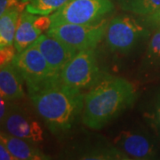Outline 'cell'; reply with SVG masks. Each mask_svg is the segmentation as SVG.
Instances as JSON below:
<instances>
[{
    "label": "cell",
    "instance_id": "obj_9",
    "mask_svg": "<svg viewBox=\"0 0 160 160\" xmlns=\"http://www.w3.org/2000/svg\"><path fill=\"white\" fill-rule=\"evenodd\" d=\"M114 145L131 159H154L158 152L154 138L139 129L119 132L114 139Z\"/></svg>",
    "mask_w": 160,
    "mask_h": 160
},
{
    "label": "cell",
    "instance_id": "obj_22",
    "mask_svg": "<svg viewBox=\"0 0 160 160\" xmlns=\"http://www.w3.org/2000/svg\"><path fill=\"white\" fill-rule=\"evenodd\" d=\"M9 104L10 102L3 98H0V122H2L6 117L9 109Z\"/></svg>",
    "mask_w": 160,
    "mask_h": 160
},
{
    "label": "cell",
    "instance_id": "obj_2",
    "mask_svg": "<svg viewBox=\"0 0 160 160\" xmlns=\"http://www.w3.org/2000/svg\"><path fill=\"white\" fill-rule=\"evenodd\" d=\"M85 95L62 80L29 94L38 117L58 137L68 133L82 118Z\"/></svg>",
    "mask_w": 160,
    "mask_h": 160
},
{
    "label": "cell",
    "instance_id": "obj_14",
    "mask_svg": "<svg viewBox=\"0 0 160 160\" xmlns=\"http://www.w3.org/2000/svg\"><path fill=\"white\" fill-rule=\"evenodd\" d=\"M37 17V14H33L27 10L22 12L18 21L13 43L17 52L25 50L34 44L42 35L43 30H41L36 23Z\"/></svg>",
    "mask_w": 160,
    "mask_h": 160
},
{
    "label": "cell",
    "instance_id": "obj_18",
    "mask_svg": "<svg viewBox=\"0 0 160 160\" xmlns=\"http://www.w3.org/2000/svg\"><path fill=\"white\" fill-rule=\"evenodd\" d=\"M142 117L160 142V89L142 111Z\"/></svg>",
    "mask_w": 160,
    "mask_h": 160
},
{
    "label": "cell",
    "instance_id": "obj_4",
    "mask_svg": "<svg viewBox=\"0 0 160 160\" xmlns=\"http://www.w3.org/2000/svg\"><path fill=\"white\" fill-rule=\"evenodd\" d=\"M12 62L22 76L28 94L61 80V74L55 72L49 66L34 44L17 52Z\"/></svg>",
    "mask_w": 160,
    "mask_h": 160
},
{
    "label": "cell",
    "instance_id": "obj_17",
    "mask_svg": "<svg viewBox=\"0 0 160 160\" xmlns=\"http://www.w3.org/2000/svg\"><path fill=\"white\" fill-rule=\"evenodd\" d=\"M123 11L140 16H149L160 9V0H118Z\"/></svg>",
    "mask_w": 160,
    "mask_h": 160
},
{
    "label": "cell",
    "instance_id": "obj_7",
    "mask_svg": "<svg viewBox=\"0 0 160 160\" xmlns=\"http://www.w3.org/2000/svg\"><path fill=\"white\" fill-rule=\"evenodd\" d=\"M112 0H69L50 15L51 26L99 22L114 11Z\"/></svg>",
    "mask_w": 160,
    "mask_h": 160
},
{
    "label": "cell",
    "instance_id": "obj_1",
    "mask_svg": "<svg viewBox=\"0 0 160 160\" xmlns=\"http://www.w3.org/2000/svg\"><path fill=\"white\" fill-rule=\"evenodd\" d=\"M137 97V89L129 80L107 76L86 93L81 121L89 129L102 130L131 108Z\"/></svg>",
    "mask_w": 160,
    "mask_h": 160
},
{
    "label": "cell",
    "instance_id": "obj_13",
    "mask_svg": "<svg viewBox=\"0 0 160 160\" xmlns=\"http://www.w3.org/2000/svg\"><path fill=\"white\" fill-rule=\"evenodd\" d=\"M0 142L6 146L15 160H48L50 156L44 153L37 144L15 137L6 132H0Z\"/></svg>",
    "mask_w": 160,
    "mask_h": 160
},
{
    "label": "cell",
    "instance_id": "obj_24",
    "mask_svg": "<svg viewBox=\"0 0 160 160\" xmlns=\"http://www.w3.org/2000/svg\"><path fill=\"white\" fill-rule=\"evenodd\" d=\"M145 21L148 23L156 25L158 27H160V9L158 11L155 12L154 13L150 14L149 16L145 17Z\"/></svg>",
    "mask_w": 160,
    "mask_h": 160
},
{
    "label": "cell",
    "instance_id": "obj_16",
    "mask_svg": "<svg viewBox=\"0 0 160 160\" xmlns=\"http://www.w3.org/2000/svg\"><path fill=\"white\" fill-rule=\"evenodd\" d=\"M79 159L87 160H129L131 159L115 145L113 146H98L86 149L78 156Z\"/></svg>",
    "mask_w": 160,
    "mask_h": 160
},
{
    "label": "cell",
    "instance_id": "obj_21",
    "mask_svg": "<svg viewBox=\"0 0 160 160\" xmlns=\"http://www.w3.org/2000/svg\"><path fill=\"white\" fill-rule=\"evenodd\" d=\"M0 50H1L0 51V52H1V66L11 63L14 56L17 53V51H16L14 46L5 47V48H2Z\"/></svg>",
    "mask_w": 160,
    "mask_h": 160
},
{
    "label": "cell",
    "instance_id": "obj_12",
    "mask_svg": "<svg viewBox=\"0 0 160 160\" xmlns=\"http://www.w3.org/2000/svg\"><path fill=\"white\" fill-rule=\"evenodd\" d=\"M138 72L145 80L160 77V27L149 37Z\"/></svg>",
    "mask_w": 160,
    "mask_h": 160
},
{
    "label": "cell",
    "instance_id": "obj_8",
    "mask_svg": "<svg viewBox=\"0 0 160 160\" xmlns=\"http://www.w3.org/2000/svg\"><path fill=\"white\" fill-rule=\"evenodd\" d=\"M1 123V130L15 137L38 144L44 141V130L40 123L16 102H10L7 115Z\"/></svg>",
    "mask_w": 160,
    "mask_h": 160
},
{
    "label": "cell",
    "instance_id": "obj_5",
    "mask_svg": "<svg viewBox=\"0 0 160 160\" xmlns=\"http://www.w3.org/2000/svg\"><path fill=\"white\" fill-rule=\"evenodd\" d=\"M108 24L107 19L86 24L62 23L50 26L46 34L78 52L86 49H95L105 38Z\"/></svg>",
    "mask_w": 160,
    "mask_h": 160
},
{
    "label": "cell",
    "instance_id": "obj_11",
    "mask_svg": "<svg viewBox=\"0 0 160 160\" xmlns=\"http://www.w3.org/2000/svg\"><path fill=\"white\" fill-rule=\"evenodd\" d=\"M25 81L12 62L0 68V97L8 102H18L24 95L23 83Z\"/></svg>",
    "mask_w": 160,
    "mask_h": 160
},
{
    "label": "cell",
    "instance_id": "obj_15",
    "mask_svg": "<svg viewBox=\"0 0 160 160\" xmlns=\"http://www.w3.org/2000/svg\"><path fill=\"white\" fill-rule=\"evenodd\" d=\"M22 8L8 10L0 15V49L13 46Z\"/></svg>",
    "mask_w": 160,
    "mask_h": 160
},
{
    "label": "cell",
    "instance_id": "obj_6",
    "mask_svg": "<svg viewBox=\"0 0 160 160\" xmlns=\"http://www.w3.org/2000/svg\"><path fill=\"white\" fill-rule=\"evenodd\" d=\"M100 68L94 49L78 52L61 72L63 84L80 91L90 90L107 77Z\"/></svg>",
    "mask_w": 160,
    "mask_h": 160
},
{
    "label": "cell",
    "instance_id": "obj_3",
    "mask_svg": "<svg viewBox=\"0 0 160 160\" xmlns=\"http://www.w3.org/2000/svg\"><path fill=\"white\" fill-rule=\"evenodd\" d=\"M150 32L143 24L130 15H121L109 22L105 43L111 52L126 55L131 53L146 39Z\"/></svg>",
    "mask_w": 160,
    "mask_h": 160
},
{
    "label": "cell",
    "instance_id": "obj_20",
    "mask_svg": "<svg viewBox=\"0 0 160 160\" xmlns=\"http://www.w3.org/2000/svg\"><path fill=\"white\" fill-rule=\"evenodd\" d=\"M23 6L26 7V3H21L20 0H0V15L3 14L8 10L14 8H22Z\"/></svg>",
    "mask_w": 160,
    "mask_h": 160
},
{
    "label": "cell",
    "instance_id": "obj_10",
    "mask_svg": "<svg viewBox=\"0 0 160 160\" xmlns=\"http://www.w3.org/2000/svg\"><path fill=\"white\" fill-rule=\"evenodd\" d=\"M34 45L39 49L49 66L59 74L78 53L61 41L47 34L41 35Z\"/></svg>",
    "mask_w": 160,
    "mask_h": 160
},
{
    "label": "cell",
    "instance_id": "obj_19",
    "mask_svg": "<svg viewBox=\"0 0 160 160\" xmlns=\"http://www.w3.org/2000/svg\"><path fill=\"white\" fill-rule=\"evenodd\" d=\"M26 3V10L33 14L50 16L64 6L69 0H22Z\"/></svg>",
    "mask_w": 160,
    "mask_h": 160
},
{
    "label": "cell",
    "instance_id": "obj_23",
    "mask_svg": "<svg viewBox=\"0 0 160 160\" xmlns=\"http://www.w3.org/2000/svg\"><path fill=\"white\" fill-rule=\"evenodd\" d=\"M0 159L1 160H15L11 152L6 148L3 142H0Z\"/></svg>",
    "mask_w": 160,
    "mask_h": 160
}]
</instances>
